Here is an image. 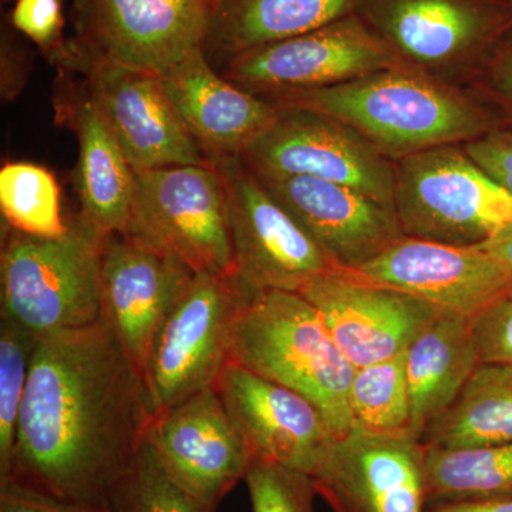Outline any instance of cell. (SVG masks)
<instances>
[{
  "label": "cell",
  "instance_id": "cell-30",
  "mask_svg": "<svg viewBox=\"0 0 512 512\" xmlns=\"http://www.w3.org/2000/svg\"><path fill=\"white\" fill-rule=\"evenodd\" d=\"M40 338L0 316V485L12 476L20 410Z\"/></svg>",
  "mask_w": 512,
  "mask_h": 512
},
{
  "label": "cell",
  "instance_id": "cell-9",
  "mask_svg": "<svg viewBox=\"0 0 512 512\" xmlns=\"http://www.w3.org/2000/svg\"><path fill=\"white\" fill-rule=\"evenodd\" d=\"M214 0H74L76 36L60 49L121 69L161 74L204 46Z\"/></svg>",
  "mask_w": 512,
  "mask_h": 512
},
{
  "label": "cell",
  "instance_id": "cell-4",
  "mask_svg": "<svg viewBox=\"0 0 512 512\" xmlns=\"http://www.w3.org/2000/svg\"><path fill=\"white\" fill-rule=\"evenodd\" d=\"M103 239L79 217L60 238L8 228L0 254V316L37 338L99 322Z\"/></svg>",
  "mask_w": 512,
  "mask_h": 512
},
{
  "label": "cell",
  "instance_id": "cell-38",
  "mask_svg": "<svg viewBox=\"0 0 512 512\" xmlns=\"http://www.w3.org/2000/svg\"><path fill=\"white\" fill-rule=\"evenodd\" d=\"M493 255L512 274V220L498 229L483 244L476 245Z\"/></svg>",
  "mask_w": 512,
  "mask_h": 512
},
{
  "label": "cell",
  "instance_id": "cell-11",
  "mask_svg": "<svg viewBox=\"0 0 512 512\" xmlns=\"http://www.w3.org/2000/svg\"><path fill=\"white\" fill-rule=\"evenodd\" d=\"M407 66L356 13L249 50L229 60L224 77L262 97L309 92ZM410 67V66H409Z\"/></svg>",
  "mask_w": 512,
  "mask_h": 512
},
{
  "label": "cell",
  "instance_id": "cell-37",
  "mask_svg": "<svg viewBox=\"0 0 512 512\" xmlns=\"http://www.w3.org/2000/svg\"><path fill=\"white\" fill-rule=\"evenodd\" d=\"M427 512H512V498L505 500L444 501L433 503Z\"/></svg>",
  "mask_w": 512,
  "mask_h": 512
},
{
  "label": "cell",
  "instance_id": "cell-16",
  "mask_svg": "<svg viewBox=\"0 0 512 512\" xmlns=\"http://www.w3.org/2000/svg\"><path fill=\"white\" fill-rule=\"evenodd\" d=\"M194 275L183 262L128 235L103 239L100 320L141 377L164 320Z\"/></svg>",
  "mask_w": 512,
  "mask_h": 512
},
{
  "label": "cell",
  "instance_id": "cell-17",
  "mask_svg": "<svg viewBox=\"0 0 512 512\" xmlns=\"http://www.w3.org/2000/svg\"><path fill=\"white\" fill-rule=\"evenodd\" d=\"M146 440L168 473L214 508L245 480L254 460L215 387L154 414Z\"/></svg>",
  "mask_w": 512,
  "mask_h": 512
},
{
  "label": "cell",
  "instance_id": "cell-12",
  "mask_svg": "<svg viewBox=\"0 0 512 512\" xmlns=\"http://www.w3.org/2000/svg\"><path fill=\"white\" fill-rule=\"evenodd\" d=\"M278 109L272 126L241 154L249 170L346 185L394 211V161L332 117L299 107Z\"/></svg>",
  "mask_w": 512,
  "mask_h": 512
},
{
  "label": "cell",
  "instance_id": "cell-10",
  "mask_svg": "<svg viewBox=\"0 0 512 512\" xmlns=\"http://www.w3.org/2000/svg\"><path fill=\"white\" fill-rule=\"evenodd\" d=\"M227 191L232 261L239 284L249 293H302L338 266L316 244L241 157L212 160Z\"/></svg>",
  "mask_w": 512,
  "mask_h": 512
},
{
  "label": "cell",
  "instance_id": "cell-33",
  "mask_svg": "<svg viewBox=\"0 0 512 512\" xmlns=\"http://www.w3.org/2000/svg\"><path fill=\"white\" fill-rule=\"evenodd\" d=\"M62 0H18L12 25L46 50L60 45L63 29Z\"/></svg>",
  "mask_w": 512,
  "mask_h": 512
},
{
  "label": "cell",
  "instance_id": "cell-35",
  "mask_svg": "<svg viewBox=\"0 0 512 512\" xmlns=\"http://www.w3.org/2000/svg\"><path fill=\"white\" fill-rule=\"evenodd\" d=\"M491 99L505 121H512V33L483 69Z\"/></svg>",
  "mask_w": 512,
  "mask_h": 512
},
{
  "label": "cell",
  "instance_id": "cell-22",
  "mask_svg": "<svg viewBox=\"0 0 512 512\" xmlns=\"http://www.w3.org/2000/svg\"><path fill=\"white\" fill-rule=\"evenodd\" d=\"M70 114L80 144L76 174L80 221L101 238L124 235L133 211L136 171L90 94Z\"/></svg>",
  "mask_w": 512,
  "mask_h": 512
},
{
  "label": "cell",
  "instance_id": "cell-8",
  "mask_svg": "<svg viewBox=\"0 0 512 512\" xmlns=\"http://www.w3.org/2000/svg\"><path fill=\"white\" fill-rule=\"evenodd\" d=\"M251 295L237 276L195 274L164 320L146 367L151 413L215 387L229 360V329Z\"/></svg>",
  "mask_w": 512,
  "mask_h": 512
},
{
  "label": "cell",
  "instance_id": "cell-24",
  "mask_svg": "<svg viewBox=\"0 0 512 512\" xmlns=\"http://www.w3.org/2000/svg\"><path fill=\"white\" fill-rule=\"evenodd\" d=\"M357 0H214L205 53L234 59L355 13Z\"/></svg>",
  "mask_w": 512,
  "mask_h": 512
},
{
  "label": "cell",
  "instance_id": "cell-39",
  "mask_svg": "<svg viewBox=\"0 0 512 512\" xmlns=\"http://www.w3.org/2000/svg\"><path fill=\"white\" fill-rule=\"evenodd\" d=\"M100 512H113V511H111L110 508L107 507V508H103V510H100Z\"/></svg>",
  "mask_w": 512,
  "mask_h": 512
},
{
  "label": "cell",
  "instance_id": "cell-36",
  "mask_svg": "<svg viewBox=\"0 0 512 512\" xmlns=\"http://www.w3.org/2000/svg\"><path fill=\"white\" fill-rule=\"evenodd\" d=\"M93 508L62 503L28 487L8 483L0 487V512H100Z\"/></svg>",
  "mask_w": 512,
  "mask_h": 512
},
{
  "label": "cell",
  "instance_id": "cell-31",
  "mask_svg": "<svg viewBox=\"0 0 512 512\" xmlns=\"http://www.w3.org/2000/svg\"><path fill=\"white\" fill-rule=\"evenodd\" d=\"M244 481L252 512H318L315 483L302 471L254 457Z\"/></svg>",
  "mask_w": 512,
  "mask_h": 512
},
{
  "label": "cell",
  "instance_id": "cell-27",
  "mask_svg": "<svg viewBox=\"0 0 512 512\" xmlns=\"http://www.w3.org/2000/svg\"><path fill=\"white\" fill-rule=\"evenodd\" d=\"M349 409L357 429L387 436H412L404 352L356 369L350 384Z\"/></svg>",
  "mask_w": 512,
  "mask_h": 512
},
{
  "label": "cell",
  "instance_id": "cell-13",
  "mask_svg": "<svg viewBox=\"0 0 512 512\" xmlns=\"http://www.w3.org/2000/svg\"><path fill=\"white\" fill-rule=\"evenodd\" d=\"M50 55L87 77L90 96L136 173L212 163L165 94L160 74L93 62L60 47Z\"/></svg>",
  "mask_w": 512,
  "mask_h": 512
},
{
  "label": "cell",
  "instance_id": "cell-6",
  "mask_svg": "<svg viewBox=\"0 0 512 512\" xmlns=\"http://www.w3.org/2000/svg\"><path fill=\"white\" fill-rule=\"evenodd\" d=\"M124 235L173 256L194 274H235L227 191L214 163L138 171Z\"/></svg>",
  "mask_w": 512,
  "mask_h": 512
},
{
  "label": "cell",
  "instance_id": "cell-32",
  "mask_svg": "<svg viewBox=\"0 0 512 512\" xmlns=\"http://www.w3.org/2000/svg\"><path fill=\"white\" fill-rule=\"evenodd\" d=\"M481 363L512 365V291L471 322Z\"/></svg>",
  "mask_w": 512,
  "mask_h": 512
},
{
  "label": "cell",
  "instance_id": "cell-15",
  "mask_svg": "<svg viewBox=\"0 0 512 512\" xmlns=\"http://www.w3.org/2000/svg\"><path fill=\"white\" fill-rule=\"evenodd\" d=\"M426 451L412 436L353 427L333 440L311 477L333 512H427Z\"/></svg>",
  "mask_w": 512,
  "mask_h": 512
},
{
  "label": "cell",
  "instance_id": "cell-3",
  "mask_svg": "<svg viewBox=\"0 0 512 512\" xmlns=\"http://www.w3.org/2000/svg\"><path fill=\"white\" fill-rule=\"evenodd\" d=\"M229 359L318 407L336 439L353 429L349 390L356 367L301 293H251L229 329Z\"/></svg>",
  "mask_w": 512,
  "mask_h": 512
},
{
  "label": "cell",
  "instance_id": "cell-1",
  "mask_svg": "<svg viewBox=\"0 0 512 512\" xmlns=\"http://www.w3.org/2000/svg\"><path fill=\"white\" fill-rule=\"evenodd\" d=\"M151 419L143 377L101 320L43 336L9 483L77 507L107 508Z\"/></svg>",
  "mask_w": 512,
  "mask_h": 512
},
{
  "label": "cell",
  "instance_id": "cell-28",
  "mask_svg": "<svg viewBox=\"0 0 512 512\" xmlns=\"http://www.w3.org/2000/svg\"><path fill=\"white\" fill-rule=\"evenodd\" d=\"M0 208L8 228L22 234L60 238L69 231L55 175L40 165L9 163L0 170Z\"/></svg>",
  "mask_w": 512,
  "mask_h": 512
},
{
  "label": "cell",
  "instance_id": "cell-5",
  "mask_svg": "<svg viewBox=\"0 0 512 512\" xmlns=\"http://www.w3.org/2000/svg\"><path fill=\"white\" fill-rule=\"evenodd\" d=\"M394 211L404 237L476 247L512 220V195L448 144L394 161Z\"/></svg>",
  "mask_w": 512,
  "mask_h": 512
},
{
  "label": "cell",
  "instance_id": "cell-26",
  "mask_svg": "<svg viewBox=\"0 0 512 512\" xmlns=\"http://www.w3.org/2000/svg\"><path fill=\"white\" fill-rule=\"evenodd\" d=\"M426 448L429 504L512 498V443Z\"/></svg>",
  "mask_w": 512,
  "mask_h": 512
},
{
  "label": "cell",
  "instance_id": "cell-40",
  "mask_svg": "<svg viewBox=\"0 0 512 512\" xmlns=\"http://www.w3.org/2000/svg\"><path fill=\"white\" fill-rule=\"evenodd\" d=\"M510 2H511V5H512V0H510Z\"/></svg>",
  "mask_w": 512,
  "mask_h": 512
},
{
  "label": "cell",
  "instance_id": "cell-21",
  "mask_svg": "<svg viewBox=\"0 0 512 512\" xmlns=\"http://www.w3.org/2000/svg\"><path fill=\"white\" fill-rule=\"evenodd\" d=\"M160 80L184 126L211 161L241 157L278 116L274 103L215 72L202 46L161 73Z\"/></svg>",
  "mask_w": 512,
  "mask_h": 512
},
{
  "label": "cell",
  "instance_id": "cell-2",
  "mask_svg": "<svg viewBox=\"0 0 512 512\" xmlns=\"http://www.w3.org/2000/svg\"><path fill=\"white\" fill-rule=\"evenodd\" d=\"M265 100L332 117L392 161L434 147L466 144L508 126L497 109L409 66Z\"/></svg>",
  "mask_w": 512,
  "mask_h": 512
},
{
  "label": "cell",
  "instance_id": "cell-34",
  "mask_svg": "<svg viewBox=\"0 0 512 512\" xmlns=\"http://www.w3.org/2000/svg\"><path fill=\"white\" fill-rule=\"evenodd\" d=\"M463 147L488 177L512 195V127L495 128Z\"/></svg>",
  "mask_w": 512,
  "mask_h": 512
},
{
  "label": "cell",
  "instance_id": "cell-25",
  "mask_svg": "<svg viewBox=\"0 0 512 512\" xmlns=\"http://www.w3.org/2000/svg\"><path fill=\"white\" fill-rule=\"evenodd\" d=\"M421 441L430 448L512 443V365L480 363Z\"/></svg>",
  "mask_w": 512,
  "mask_h": 512
},
{
  "label": "cell",
  "instance_id": "cell-23",
  "mask_svg": "<svg viewBox=\"0 0 512 512\" xmlns=\"http://www.w3.org/2000/svg\"><path fill=\"white\" fill-rule=\"evenodd\" d=\"M470 320L441 315L404 352L414 439H423L480 365Z\"/></svg>",
  "mask_w": 512,
  "mask_h": 512
},
{
  "label": "cell",
  "instance_id": "cell-29",
  "mask_svg": "<svg viewBox=\"0 0 512 512\" xmlns=\"http://www.w3.org/2000/svg\"><path fill=\"white\" fill-rule=\"evenodd\" d=\"M113 512H215L185 490L161 463L148 441L137 451L130 466L110 495Z\"/></svg>",
  "mask_w": 512,
  "mask_h": 512
},
{
  "label": "cell",
  "instance_id": "cell-19",
  "mask_svg": "<svg viewBox=\"0 0 512 512\" xmlns=\"http://www.w3.org/2000/svg\"><path fill=\"white\" fill-rule=\"evenodd\" d=\"M215 390L254 457L311 476L336 439L315 404L232 360Z\"/></svg>",
  "mask_w": 512,
  "mask_h": 512
},
{
  "label": "cell",
  "instance_id": "cell-18",
  "mask_svg": "<svg viewBox=\"0 0 512 512\" xmlns=\"http://www.w3.org/2000/svg\"><path fill=\"white\" fill-rule=\"evenodd\" d=\"M356 271L470 322L512 291L511 272L484 249L409 237Z\"/></svg>",
  "mask_w": 512,
  "mask_h": 512
},
{
  "label": "cell",
  "instance_id": "cell-20",
  "mask_svg": "<svg viewBox=\"0 0 512 512\" xmlns=\"http://www.w3.org/2000/svg\"><path fill=\"white\" fill-rule=\"evenodd\" d=\"M254 174L342 268H362L404 237L396 212L346 185L303 175Z\"/></svg>",
  "mask_w": 512,
  "mask_h": 512
},
{
  "label": "cell",
  "instance_id": "cell-14",
  "mask_svg": "<svg viewBox=\"0 0 512 512\" xmlns=\"http://www.w3.org/2000/svg\"><path fill=\"white\" fill-rule=\"evenodd\" d=\"M301 295L356 369L406 352L430 323L446 315L423 299L342 266L320 275Z\"/></svg>",
  "mask_w": 512,
  "mask_h": 512
},
{
  "label": "cell",
  "instance_id": "cell-7",
  "mask_svg": "<svg viewBox=\"0 0 512 512\" xmlns=\"http://www.w3.org/2000/svg\"><path fill=\"white\" fill-rule=\"evenodd\" d=\"M355 13L431 76L483 70L512 33L510 0H357Z\"/></svg>",
  "mask_w": 512,
  "mask_h": 512
}]
</instances>
